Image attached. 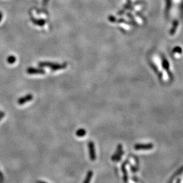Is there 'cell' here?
I'll list each match as a JSON object with an SVG mask.
<instances>
[{"instance_id":"obj_9","label":"cell","mask_w":183,"mask_h":183,"mask_svg":"<svg viewBox=\"0 0 183 183\" xmlns=\"http://www.w3.org/2000/svg\"><path fill=\"white\" fill-rule=\"evenodd\" d=\"M93 172L92 171H88L87 176L85 177V179L83 181V182L84 183H88V182H89L91 181V178H92V177H93Z\"/></svg>"},{"instance_id":"obj_3","label":"cell","mask_w":183,"mask_h":183,"mask_svg":"<svg viewBox=\"0 0 183 183\" xmlns=\"http://www.w3.org/2000/svg\"><path fill=\"white\" fill-rule=\"evenodd\" d=\"M88 147L89 149V154L90 159L94 161L96 159V150H95V145L94 143L93 142H89L88 143Z\"/></svg>"},{"instance_id":"obj_6","label":"cell","mask_w":183,"mask_h":183,"mask_svg":"<svg viewBox=\"0 0 183 183\" xmlns=\"http://www.w3.org/2000/svg\"><path fill=\"white\" fill-rule=\"evenodd\" d=\"M33 98V96L32 94H28L27 95H26L24 97H22L21 98H20L17 102H18V104H20V105H23V104H24L25 103H26L27 102H28L32 100Z\"/></svg>"},{"instance_id":"obj_16","label":"cell","mask_w":183,"mask_h":183,"mask_svg":"<svg viewBox=\"0 0 183 183\" xmlns=\"http://www.w3.org/2000/svg\"><path fill=\"white\" fill-rule=\"evenodd\" d=\"M4 112H1V110H0V114H4Z\"/></svg>"},{"instance_id":"obj_12","label":"cell","mask_w":183,"mask_h":183,"mask_svg":"<svg viewBox=\"0 0 183 183\" xmlns=\"http://www.w3.org/2000/svg\"><path fill=\"white\" fill-rule=\"evenodd\" d=\"M181 49L180 48H178V47H177L175 48L174 49V52H178V53H181Z\"/></svg>"},{"instance_id":"obj_2","label":"cell","mask_w":183,"mask_h":183,"mask_svg":"<svg viewBox=\"0 0 183 183\" xmlns=\"http://www.w3.org/2000/svg\"><path fill=\"white\" fill-rule=\"evenodd\" d=\"M123 154H124V152L123 150V146H122L121 145L119 144L117 146L116 152L112 157V160L114 162L119 161L121 159V157H123Z\"/></svg>"},{"instance_id":"obj_4","label":"cell","mask_w":183,"mask_h":183,"mask_svg":"<svg viewBox=\"0 0 183 183\" xmlns=\"http://www.w3.org/2000/svg\"><path fill=\"white\" fill-rule=\"evenodd\" d=\"M154 148V145L152 143H138L134 146V148L137 150H149Z\"/></svg>"},{"instance_id":"obj_5","label":"cell","mask_w":183,"mask_h":183,"mask_svg":"<svg viewBox=\"0 0 183 183\" xmlns=\"http://www.w3.org/2000/svg\"><path fill=\"white\" fill-rule=\"evenodd\" d=\"M27 72L28 74H44L46 73L45 71L42 68H28L27 69Z\"/></svg>"},{"instance_id":"obj_13","label":"cell","mask_w":183,"mask_h":183,"mask_svg":"<svg viewBox=\"0 0 183 183\" xmlns=\"http://www.w3.org/2000/svg\"><path fill=\"white\" fill-rule=\"evenodd\" d=\"M3 178H4V176H3V174H2L1 171H0V182L3 181Z\"/></svg>"},{"instance_id":"obj_14","label":"cell","mask_w":183,"mask_h":183,"mask_svg":"<svg viewBox=\"0 0 183 183\" xmlns=\"http://www.w3.org/2000/svg\"><path fill=\"white\" fill-rule=\"evenodd\" d=\"M4 116H5V113H4L3 114H0V120H1Z\"/></svg>"},{"instance_id":"obj_7","label":"cell","mask_w":183,"mask_h":183,"mask_svg":"<svg viewBox=\"0 0 183 183\" xmlns=\"http://www.w3.org/2000/svg\"><path fill=\"white\" fill-rule=\"evenodd\" d=\"M162 67L163 68L165 69V70L167 72L168 75L169 77H170L171 78H173V75L172 73L170 72L169 68H170V65L168 64V62L167 60L166 59H164L162 61Z\"/></svg>"},{"instance_id":"obj_1","label":"cell","mask_w":183,"mask_h":183,"mask_svg":"<svg viewBox=\"0 0 183 183\" xmlns=\"http://www.w3.org/2000/svg\"><path fill=\"white\" fill-rule=\"evenodd\" d=\"M39 66L41 68L48 67V68H50L52 69V71H58V70L66 68L67 67V64L64 63L62 64H60L51 62H40L39 63Z\"/></svg>"},{"instance_id":"obj_15","label":"cell","mask_w":183,"mask_h":183,"mask_svg":"<svg viewBox=\"0 0 183 183\" xmlns=\"http://www.w3.org/2000/svg\"><path fill=\"white\" fill-rule=\"evenodd\" d=\"M2 18H3V15L1 13V12H0V21H1L2 20Z\"/></svg>"},{"instance_id":"obj_8","label":"cell","mask_w":183,"mask_h":183,"mask_svg":"<svg viewBox=\"0 0 183 183\" xmlns=\"http://www.w3.org/2000/svg\"><path fill=\"white\" fill-rule=\"evenodd\" d=\"M127 161H126L125 162L123 163V164L121 166V170L123 171V173H124V175H123V180L125 182H127L128 181V173L126 171V164Z\"/></svg>"},{"instance_id":"obj_11","label":"cell","mask_w":183,"mask_h":183,"mask_svg":"<svg viewBox=\"0 0 183 183\" xmlns=\"http://www.w3.org/2000/svg\"><path fill=\"white\" fill-rule=\"evenodd\" d=\"M16 61V58L14 56H10L7 58V62L10 64H12L15 63Z\"/></svg>"},{"instance_id":"obj_10","label":"cell","mask_w":183,"mask_h":183,"mask_svg":"<svg viewBox=\"0 0 183 183\" xmlns=\"http://www.w3.org/2000/svg\"><path fill=\"white\" fill-rule=\"evenodd\" d=\"M86 133H87V132L85 129H82V128L77 130V131L76 132V135H77L78 137H83L86 134Z\"/></svg>"}]
</instances>
